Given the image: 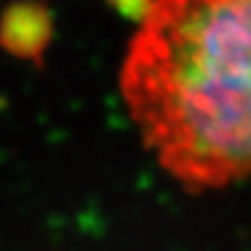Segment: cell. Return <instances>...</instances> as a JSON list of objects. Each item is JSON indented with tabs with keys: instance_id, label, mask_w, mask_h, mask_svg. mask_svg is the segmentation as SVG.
Segmentation results:
<instances>
[{
	"instance_id": "2",
	"label": "cell",
	"mask_w": 251,
	"mask_h": 251,
	"mask_svg": "<svg viewBox=\"0 0 251 251\" xmlns=\"http://www.w3.org/2000/svg\"><path fill=\"white\" fill-rule=\"evenodd\" d=\"M47 33L49 31L44 26V11L33 4L11 7L0 22V42L7 51L16 55L26 57L31 51L42 49Z\"/></svg>"
},
{
	"instance_id": "1",
	"label": "cell",
	"mask_w": 251,
	"mask_h": 251,
	"mask_svg": "<svg viewBox=\"0 0 251 251\" xmlns=\"http://www.w3.org/2000/svg\"><path fill=\"white\" fill-rule=\"evenodd\" d=\"M117 84L146 150L181 187L251 176V0H148Z\"/></svg>"
}]
</instances>
